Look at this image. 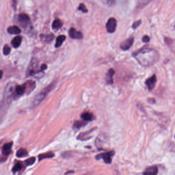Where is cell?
I'll return each instance as SVG.
<instances>
[{
	"mask_svg": "<svg viewBox=\"0 0 175 175\" xmlns=\"http://www.w3.org/2000/svg\"><path fill=\"white\" fill-rule=\"evenodd\" d=\"M136 60L142 66L153 65L159 60V55L156 50L145 48L139 50L133 54Z\"/></svg>",
	"mask_w": 175,
	"mask_h": 175,
	"instance_id": "obj_1",
	"label": "cell"
},
{
	"mask_svg": "<svg viewBox=\"0 0 175 175\" xmlns=\"http://www.w3.org/2000/svg\"><path fill=\"white\" fill-rule=\"evenodd\" d=\"M55 84L56 83L55 82H53L46 88H44V90H43L42 92H40L38 95H36V97L33 101V105H38L39 104H40L45 99L47 95L54 88Z\"/></svg>",
	"mask_w": 175,
	"mask_h": 175,
	"instance_id": "obj_2",
	"label": "cell"
},
{
	"mask_svg": "<svg viewBox=\"0 0 175 175\" xmlns=\"http://www.w3.org/2000/svg\"><path fill=\"white\" fill-rule=\"evenodd\" d=\"M114 155H115V151H110V152H107L105 153H102L98 155L97 156H95V159L97 160L103 159L105 163L106 164H110V163H111V161H112L111 157L113 156Z\"/></svg>",
	"mask_w": 175,
	"mask_h": 175,
	"instance_id": "obj_3",
	"label": "cell"
},
{
	"mask_svg": "<svg viewBox=\"0 0 175 175\" xmlns=\"http://www.w3.org/2000/svg\"><path fill=\"white\" fill-rule=\"evenodd\" d=\"M18 21L21 26H22L23 28H25L29 24L30 18L28 14L23 13L18 15Z\"/></svg>",
	"mask_w": 175,
	"mask_h": 175,
	"instance_id": "obj_4",
	"label": "cell"
},
{
	"mask_svg": "<svg viewBox=\"0 0 175 175\" xmlns=\"http://www.w3.org/2000/svg\"><path fill=\"white\" fill-rule=\"evenodd\" d=\"M117 28V20L115 18H110L106 24V28L108 32L113 33Z\"/></svg>",
	"mask_w": 175,
	"mask_h": 175,
	"instance_id": "obj_5",
	"label": "cell"
},
{
	"mask_svg": "<svg viewBox=\"0 0 175 175\" xmlns=\"http://www.w3.org/2000/svg\"><path fill=\"white\" fill-rule=\"evenodd\" d=\"M134 41V39L133 37L129 38L127 39L126 40L124 41L120 44V48L123 50H127L129 49L133 45Z\"/></svg>",
	"mask_w": 175,
	"mask_h": 175,
	"instance_id": "obj_6",
	"label": "cell"
},
{
	"mask_svg": "<svg viewBox=\"0 0 175 175\" xmlns=\"http://www.w3.org/2000/svg\"><path fill=\"white\" fill-rule=\"evenodd\" d=\"M69 35L70 38L74 39H82L83 38V34L81 32L76 30L75 28H71L69 30Z\"/></svg>",
	"mask_w": 175,
	"mask_h": 175,
	"instance_id": "obj_7",
	"label": "cell"
},
{
	"mask_svg": "<svg viewBox=\"0 0 175 175\" xmlns=\"http://www.w3.org/2000/svg\"><path fill=\"white\" fill-rule=\"evenodd\" d=\"M96 128H97V127H94L93 129L90 130L89 131L82 133L77 137V139L81 140V141H86V140L91 139L92 137H90L89 136L90 135V133H92L93 131H95Z\"/></svg>",
	"mask_w": 175,
	"mask_h": 175,
	"instance_id": "obj_8",
	"label": "cell"
},
{
	"mask_svg": "<svg viewBox=\"0 0 175 175\" xmlns=\"http://www.w3.org/2000/svg\"><path fill=\"white\" fill-rule=\"evenodd\" d=\"M12 145H13L12 142L5 144L2 147V155L4 156H8L9 155L12 151Z\"/></svg>",
	"mask_w": 175,
	"mask_h": 175,
	"instance_id": "obj_9",
	"label": "cell"
},
{
	"mask_svg": "<svg viewBox=\"0 0 175 175\" xmlns=\"http://www.w3.org/2000/svg\"><path fill=\"white\" fill-rule=\"evenodd\" d=\"M156 82H157V77L155 75H154L151 78L146 80V81H145V84L147 86L149 90H153L155 86Z\"/></svg>",
	"mask_w": 175,
	"mask_h": 175,
	"instance_id": "obj_10",
	"label": "cell"
},
{
	"mask_svg": "<svg viewBox=\"0 0 175 175\" xmlns=\"http://www.w3.org/2000/svg\"><path fill=\"white\" fill-rule=\"evenodd\" d=\"M24 84L26 88V93L27 94L32 92L36 86V82L32 80H28Z\"/></svg>",
	"mask_w": 175,
	"mask_h": 175,
	"instance_id": "obj_11",
	"label": "cell"
},
{
	"mask_svg": "<svg viewBox=\"0 0 175 175\" xmlns=\"http://www.w3.org/2000/svg\"><path fill=\"white\" fill-rule=\"evenodd\" d=\"M115 70L113 69H110L108 70L107 74L106 75L105 80L106 83L108 84H112L113 83V75L115 74Z\"/></svg>",
	"mask_w": 175,
	"mask_h": 175,
	"instance_id": "obj_12",
	"label": "cell"
},
{
	"mask_svg": "<svg viewBox=\"0 0 175 175\" xmlns=\"http://www.w3.org/2000/svg\"><path fill=\"white\" fill-rule=\"evenodd\" d=\"M158 171V167L156 166H153L148 167L145 169L143 174L147 175H156L157 174Z\"/></svg>",
	"mask_w": 175,
	"mask_h": 175,
	"instance_id": "obj_13",
	"label": "cell"
},
{
	"mask_svg": "<svg viewBox=\"0 0 175 175\" xmlns=\"http://www.w3.org/2000/svg\"><path fill=\"white\" fill-rule=\"evenodd\" d=\"M22 38L21 36H18L15 37L11 41V45L14 48H18L20 46L22 42Z\"/></svg>",
	"mask_w": 175,
	"mask_h": 175,
	"instance_id": "obj_14",
	"label": "cell"
},
{
	"mask_svg": "<svg viewBox=\"0 0 175 175\" xmlns=\"http://www.w3.org/2000/svg\"><path fill=\"white\" fill-rule=\"evenodd\" d=\"M7 32L11 34H18L21 32V30L17 26H12L7 28Z\"/></svg>",
	"mask_w": 175,
	"mask_h": 175,
	"instance_id": "obj_15",
	"label": "cell"
},
{
	"mask_svg": "<svg viewBox=\"0 0 175 175\" xmlns=\"http://www.w3.org/2000/svg\"><path fill=\"white\" fill-rule=\"evenodd\" d=\"M81 117L83 120H85L86 121H92L95 118L94 115L93 113H90L88 112L82 113L81 115Z\"/></svg>",
	"mask_w": 175,
	"mask_h": 175,
	"instance_id": "obj_16",
	"label": "cell"
},
{
	"mask_svg": "<svg viewBox=\"0 0 175 175\" xmlns=\"http://www.w3.org/2000/svg\"><path fill=\"white\" fill-rule=\"evenodd\" d=\"M66 40V36L64 35H60L58 36L56 39V44L55 47L56 48L60 47L63 43L64 41Z\"/></svg>",
	"mask_w": 175,
	"mask_h": 175,
	"instance_id": "obj_17",
	"label": "cell"
},
{
	"mask_svg": "<svg viewBox=\"0 0 175 175\" xmlns=\"http://www.w3.org/2000/svg\"><path fill=\"white\" fill-rule=\"evenodd\" d=\"M54 156H55L54 153L52 151H49L46 153L40 154L38 156V158H39V160L41 161L43 159H47V158H52L54 157Z\"/></svg>",
	"mask_w": 175,
	"mask_h": 175,
	"instance_id": "obj_18",
	"label": "cell"
},
{
	"mask_svg": "<svg viewBox=\"0 0 175 175\" xmlns=\"http://www.w3.org/2000/svg\"><path fill=\"white\" fill-rule=\"evenodd\" d=\"M28 155V151L24 148H20L19 149L16 153V156L18 158H23L27 157Z\"/></svg>",
	"mask_w": 175,
	"mask_h": 175,
	"instance_id": "obj_19",
	"label": "cell"
},
{
	"mask_svg": "<svg viewBox=\"0 0 175 175\" xmlns=\"http://www.w3.org/2000/svg\"><path fill=\"white\" fill-rule=\"evenodd\" d=\"M63 26V23L61 20L56 19L55 20L52 24V28L54 29H58Z\"/></svg>",
	"mask_w": 175,
	"mask_h": 175,
	"instance_id": "obj_20",
	"label": "cell"
},
{
	"mask_svg": "<svg viewBox=\"0 0 175 175\" xmlns=\"http://www.w3.org/2000/svg\"><path fill=\"white\" fill-rule=\"evenodd\" d=\"M86 121H76L75 122L74 124V127L76 128H80L81 127L84 126L87 124V122Z\"/></svg>",
	"mask_w": 175,
	"mask_h": 175,
	"instance_id": "obj_21",
	"label": "cell"
},
{
	"mask_svg": "<svg viewBox=\"0 0 175 175\" xmlns=\"http://www.w3.org/2000/svg\"><path fill=\"white\" fill-rule=\"evenodd\" d=\"M54 36L53 34H48V35H42L41 36V37L42 38H44L45 41L47 42H50L52 41L54 39Z\"/></svg>",
	"mask_w": 175,
	"mask_h": 175,
	"instance_id": "obj_22",
	"label": "cell"
},
{
	"mask_svg": "<svg viewBox=\"0 0 175 175\" xmlns=\"http://www.w3.org/2000/svg\"><path fill=\"white\" fill-rule=\"evenodd\" d=\"M36 159L35 157H30L25 161V164L27 166H30L33 165L36 162Z\"/></svg>",
	"mask_w": 175,
	"mask_h": 175,
	"instance_id": "obj_23",
	"label": "cell"
},
{
	"mask_svg": "<svg viewBox=\"0 0 175 175\" xmlns=\"http://www.w3.org/2000/svg\"><path fill=\"white\" fill-rule=\"evenodd\" d=\"M22 164L20 163H18L14 165V167L12 168V171L14 173H15L17 171H20L21 169H22Z\"/></svg>",
	"mask_w": 175,
	"mask_h": 175,
	"instance_id": "obj_24",
	"label": "cell"
},
{
	"mask_svg": "<svg viewBox=\"0 0 175 175\" xmlns=\"http://www.w3.org/2000/svg\"><path fill=\"white\" fill-rule=\"evenodd\" d=\"M102 2L108 6H113L115 5L116 0H102Z\"/></svg>",
	"mask_w": 175,
	"mask_h": 175,
	"instance_id": "obj_25",
	"label": "cell"
},
{
	"mask_svg": "<svg viewBox=\"0 0 175 175\" xmlns=\"http://www.w3.org/2000/svg\"><path fill=\"white\" fill-rule=\"evenodd\" d=\"M3 52L5 56H7L11 52V48L8 46V45H5L3 47Z\"/></svg>",
	"mask_w": 175,
	"mask_h": 175,
	"instance_id": "obj_26",
	"label": "cell"
},
{
	"mask_svg": "<svg viewBox=\"0 0 175 175\" xmlns=\"http://www.w3.org/2000/svg\"><path fill=\"white\" fill-rule=\"evenodd\" d=\"M78 10L81 11L83 13H87L88 12V9L83 3H81L80 4L79 6L78 7Z\"/></svg>",
	"mask_w": 175,
	"mask_h": 175,
	"instance_id": "obj_27",
	"label": "cell"
},
{
	"mask_svg": "<svg viewBox=\"0 0 175 175\" xmlns=\"http://www.w3.org/2000/svg\"><path fill=\"white\" fill-rule=\"evenodd\" d=\"M141 24V20H138V21H136L135 22L133 23L132 27L133 29H136Z\"/></svg>",
	"mask_w": 175,
	"mask_h": 175,
	"instance_id": "obj_28",
	"label": "cell"
},
{
	"mask_svg": "<svg viewBox=\"0 0 175 175\" xmlns=\"http://www.w3.org/2000/svg\"><path fill=\"white\" fill-rule=\"evenodd\" d=\"M142 41H143V42H145V43L149 42L150 41V38H149V36H147V35L143 36V38H142Z\"/></svg>",
	"mask_w": 175,
	"mask_h": 175,
	"instance_id": "obj_29",
	"label": "cell"
},
{
	"mask_svg": "<svg viewBox=\"0 0 175 175\" xmlns=\"http://www.w3.org/2000/svg\"><path fill=\"white\" fill-rule=\"evenodd\" d=\"M11 5L12 8H14V10H16L17 5V0H11Z\"/></svg>",
	"mask_w": 175,
	"mask_h": 175,
	"instance_id": "obj_30",
	"label": "cell"
},
{
	"mask_svg": "<svg viewBox=\"0 0 175 175\" xmlns=\"http://www.w3.org/2000/svg\"><path fill=\"white\" fill-rule=\"evenodd\" d=\"M47 66L46 65V64H42L41 66V70L42 72H43L45 70H47Z\"/></svg>",
	"mask_w": 175,
	"mask_h": 175,
	"instance_id": "obj_31",
	"label": "cell"
},
{
	"mask_svg": "<svg viewBox=\"0 0 175 175\" xmlns=\"http://www.w3.org/2000/svg\"><path fill=\"white\" fill-rule=\"evenodd\" d=\"M74 173V172L73 171H68V172H67L66 173H65V174H73Z\"/></svg>",
	"mask_w": 175,
	"mask_h": 175,
	"instance_id": "obj_32",
	"label": "cell"
},
{
	"mask_svg": "<svg viewBox=\"0 0 175 175\" xmlns=\"http://www.w3.org/2000/svg\"><path fill=\"white\" fill-rule=\"evenodd\" d=\"M3 71L1 70V78H2V77H3Z\"/></svg>",
	"mask_w": 175,
	"mask_h": 175,
	"instance_id": "obj_33",
	"label": "cell"
},
{
	"mask_svg": "<svg viewBox=\"0 0 175 175\" xmlns=\"http://www.w3.org/2000/svg\"></svg>",
	"mask_w": 175,
	"mask_h": 175,
	"instance_id": "obj_34",
	"label": "cell"
}]
</instances>
